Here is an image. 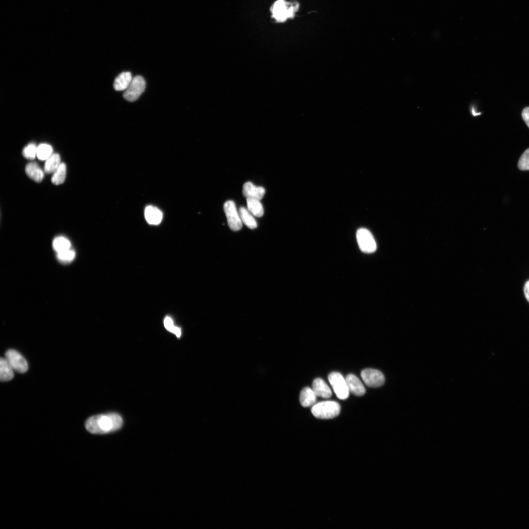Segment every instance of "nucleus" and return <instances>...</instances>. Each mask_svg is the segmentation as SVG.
Returning <instances> with one entry per match:
<instances>
[{
	"label": "nucleus",
	"instance_id": "obj_2",
	"mask_svg": "<svg viewBox=\"0 0 529 529\" xmlns=\"http://www.w3.org/2000/svg\"><path fill=\"white\" fill-rule=\"evenodd\" d=\"M298 8V4L288 2L285 0H277L271 7L272 17L278 23H283L293 18Z\"/></svg>",
	"mask_w": 529,
	"mask_h": 529
},
{
	"label": "nucleus",
	"instance_id": "obj_12",
	"mask_svg": "<svg viewBox=\"0 0 529 529\" xmlns=\"http://www.w3.org/2000/svg\"><path fill=\"white\" fill-rule=\"evenodd\" d=\"M312 389L316 395L324 398H329L332 395V392L327 383L321 378L314 379L312 384Z\"/></svg>",
	"mask_w": 529,
	"mask_h": 529
},
{
	"label": "nucleus",
	"instance_id": "obj_3",
	"mask_svg": "<svg viewBox=\"0 0 529 529\" xmlns=\"http://www.w3.org/2000/svg\"><path fill=\"white\" fill-rule=\"evenodd\" d=\"M311 411L316 418L331 419L337 416L340 414L341 406L335 401H324L313 405Z\"/></svg>",
	"mask_w": 529,
	"mask_h": 529
},
{
	"label": "nucleus",
	"instance_id": "obj_16",
	"mask_svg": "<svg viewBox=\"0 0 529 529\" xmlns=\"http://www.w3.org/2000/svg\"><path fill=\"white\" fill-rule=\"evenodd\" d=\"M14 370L6 358L0 360V379L6 382L11 380L14 377Z\"/></svg>",
	"mask_w": 529,
	"mask_h": 529
},
{
	"label": "nucleus",
	"instance_id": "obj_1",
	"mask_svg": "<svg viewBox=\"0 0 529 529\" xmlns=\"http://www.w3.org/2000/svg\"><path fill=\"white\" fill-rule=\"evenodd\" d=\"M123 424L122 417L116 413L96 415L86 421V430L92 434H104L120 430Z\"/></svg>",
	"mask_w": 529,
	"mask_h": 529
},
{
	"label": "nucleus",
	"instance_id": "obj_22",
	"mask_svg": "<svg viewBox=\"0 0 529 529\" xmlns=\"http://www.w3.org/2000/svg\"><path fill=\"white\" fill-rule=\"evenodd\" d=\"M66 171V164L61 163L59 167L54 173L52 177V183L57 185L62 184L65 180Z\"/></svg>",
	"mask_w": 529,
	"mask_h": 529
},
{
	"label": "nucleus",
	"instance_id": "obj_9",
	"mask_svg": "<svg viewBox=\"0 0 529 529\" xmlns=\"http://www.w3.org/2000/svg\"><path fill=\"white\" fill-rule=\"evenodd\" d=\"M361 375L366 384L370 387H379L385 383L384 375L378 370L365 369L361 372Z\"/></svg>",
	"mask_w": 529,
	"mask_h": 529
},
{
	"label": "nucleus",
	"instance_id": "obj_11",
	"mask_svg": "<svg viewBox=\"0 0 529 529\" xmlns=\"http://www.w3.org/2000/svg\"><path fill=\"white\" fill-rule=\"evenodd\" d=\"M243 194L247 198L261 199L265 194V189L260 186H256L251 182L244 184L243 187Z\"/></svg>",
	"mask_w": 529,
	"mask_h": 529
},
{
	"label": "nucleus",
	"instance_id": "obj_14",
	"mask_svg": "<svg viewBox=\"0 0 529 529\" xmlns=\"http://www.w3.org/2000/svg\"><path fill=\"white\" fill-rule=\"evenodd\" d=\"M28 176L37 182H40L44 177V172L35 162L28 164L25 168Z\"/></svg>",
	"mask_w": 529,
	"mask_h": 529
},
{
	"label": "nucleus",
	"instance_id": "obj_7",
	"mask_svg": "<svg viewBox=\"0 0 529 529\" xmlns=\"http://www.w3.org/2000/svg\"><path fill=\"white\" fill-rule=\"evenodd\" d=\"M145 87L144 78L140 76H137L133 78L130 86L124 93L123 97L128 101H135L145 91Z\"/></svg>",
	"mask_w": 529,
	"mask_h": 529
},
{
	"label": "nucleus",
	"instance_id": "obj_6",
	"mask_svg": "<svg viewBox=\"0 0 529 529\" xmlns=\"http://www.w3.org/2000/svg\"><path fill=\"white\" fill-rule=\"evenodd\" d=\"M224 209L230 229L235 232L240 231L242 228L243 223L234 201L229 200L226 202Z\"/></svg>",
	"mask_w": 529,
	"mask_h": 529
},
{
	"label": "nucleus",
	"instance_id": "obj_24",
	"mask_svg": "<svg viewBox=\"0 0 529 529\" xmlns=\"http://www.w3.org/2000/svg\"><path fill=\"white\" fill-rule=\"evenodd\" d=\"M75 252L71 249L57 253L58 259L62 263L71 262L75 259Z\"/></svg>",
	"mask_w": 529,
	"mask_h": 529
},
{
	"label": "nucleus",
	"instance_id": "obj_15",
	"mask_svg": "<svg viewBox=\"0 0 529 529\" xmlns=\"http://www.w3.org/2000/svg\"><path fill=\"white\" fill-rule=\"evenodd\" d=\"M133 78L129 72L121 73L116 78L114 82V88L117 91L126 90L130 86Z\"/></svg>",
	"mask_w": 529,
	"mask_h": 529
},
{
	"label": "nucleus",
	"instance_id": "obj_13",
	"mask_svg": "<svg viewBox=\"0 0 529 529\" xmlns=\"http://www.w3.org/2000/svg\"><path fill=\"white\" fill-rule=\"evenodd\" d=\"M145 217L149 224L157 225L161 223L163 216L161 211L158 208L149 206L145 209Z\"/></svg>",
	"mask_w": 529,
	"mask_h": 529
},
{
	"label": "nucleus",
	"instance_id": "obj_20",
	"mask_svg": "<svg viewBox=\"0 0 529 529\" xmlns=\"http://www.w3.org/2000/svg\"><path fill=\"white\" fill-rule=\"evenodd\" d=\"M60 157L58 154H53L46 160L44 171L46 173H54L59 167L60 164Z\"/></svg>",
	"mask_w": 529,
	"mask_h": 529
},
{
	"label": "nucleus",
	"instance_id": "obj_21",
	"mask_svg": "<svg viewBox=\"0 0 529 529\" xmlns=\"http://www.w3.org/2000/svg\"><path fill=\"white\" fill-rule=\"evenodd\" d=\"M53 247L54 250L59 253L70 249L71 244L70 241L66 238L59 236L54 240Z\"/></svg>",
	"mask_w": 529,
	"mask_h": 529
},
{
	"label": "nucleus",
	"instance_id": "obj_25",
	"mask_svg": "<svg viewBox=\"0 0 529 529\" xmlns=\"http://www.w3.org/2000/svg\"><path fill=\"white\" fill-rule=\"evenodd\" d=\"M38 147L35 144L31 143L27 145L23 150V155L25 158L33 160L37 156Z\"/></svg>",
	"mask_w": 529,
	"mask_h": 529
},
{
	"label": "nucleus",
	"instance_id": "obj_8",
	"mask_svg": "<svg viewBox=\"0 0 529 529\" xmlns=\"http://www.w3.org/2000/svg\"><path fill=\"white\" fill-rule=\"evenodd\" d=\"M5 358L14 371L20 373H25L28 370V364L25 358L14 350H8L5 354Z\"/></svg>",
	"mask_w": 529,
	"mask_h": 529
},
{
	"label": "nucleus",
	"instance_id": "obj_17",
	"mask_svg": "<svg viewBox=\"0 0 529 529\" xmlns=\"http://www.w3.org/2000/svg\"><path fill=\"white\" fill-rule=\"evenodd\" d=\"M316 396L312 389L309 387L305 388L301 391L300 394V403L304 407L311 406L315 402Z\"/></svg>",
	"mask_w": 529,
	"mask_h": 529
},
{
	"label": "nucleus",
	"instance_id": "obj_29",
	"mask_svg": "<svg viewBox=\"0 0 529 529\" xmlns=\"http://www.w3.org/2000/svg\"><path fill=\"white\" fill-rule=\"evenodd\" d=\"M524 292L526 299L529 302V281L527 282L525 284Z\"/></svg>",
	"mask_w": 529,
	"mask_h": 529
},
{
	"label": "nucleus",
	"instance_id": "obj_19",
	"mask_svg": "<svg viewBox=\"0 0 529 529\" xmlns=\"http://www.w3.org/2000/svg\"><path fill=\"white\" fill-rule=\"evenodd\" d=\"M239 214L242 223L247 227L252 230L257 228V222L254 217V216L250 213L248 209L244 207H240Z\"/></svg>",
	"mask_w": 529,
	"mask_h": 529
},
{
	"label": "nucleus",
	"instance_id": "obj_28",
	"mask_svg": "<svg viewBox=\"0 0 529 529\" xmlns=\"http://www.w3.org/2000/svg\"><path fill=\"white\" fill-rule=\"evenodd\" d=\"M523 119L529 128V107L524 109L522 113Z\"/></svg>",
	"mask_w": 529,
	"mask_h": 529
},
{
	"label": "nucleus",
	"instance_id": "obj_5",
	"mask_svg": "<svg viewBox=\"0 0 529 529\" xmlns=\"http://www.w3.org/2000/svg\"><path fill=\"white\" fill-rule=\"evenodd\" d=\"M328 378L339 399L345 400L349 397L350 391L346 380L341 374L337 372H332Z\"/></svg>",
	"mask_w": 529,
	"mask_h": 529
},
{
	"label": "nucleus",
	"instance_id": "obj_26",
	"mask_svg": "<svg viewBox=\"0 0 529 529\" xmlns=\"http://www.w3.org/2000/svg\"><path fill=\"white\" fill-rule=\"evenodd\" d=\"M164 326L166 329L171 333H174L177 338H179L181 335V330L174 326L173 321L171 317L167 316L164 320Z\"/></svg>",
	"mask_w": 529,
	"mask_h": 529
},
{
	"label": "nucleus",
	"instance_id": "obj_27",
	"mask_svg": "<svg viewBox=\"0 0 529 529\" xmlns=\"http://www.w3.org/2000/svg\"><path fill=\"white\" fill-rule=\"evenodd\" d=\"M518 166L521 171H529V149L526 150L520 157Z\"/></svg>",
	"mask_w": 529,
	"mask_h": 529
},
{
	"label": "nucleus",
	"instance_id": "obj_4",
	"mask_svg": "<svg viewBox=\"0 0 529 529\" xmlns=\"http://www.w3.org/2000/svg\"><path fill=\"white\" fill-rule=\"evenodd\" d=\"M356 238L361 251L365 254L375 252L377 245L371 233L366 229L361 228L357 232Z\"/></svg>",
	"mask_w": 529,
	"mask_h": 529
},
{
	"label": "nucleus",
	"instance_id": "obj_18",
	"mask_svg": "<svg viewBox=\"0 0 529 529\" xmlns=\"http://www.w3.org/2000/svg\"><path fill=\"white\" fill-rule=\"evenodd\" d=\"M247 209L254 216L261 217L263 216L264 211L260 200L256 198H247Z\"/></svg>",
	"mask_w": 529,
	"mask_h": 529
},
{
	"label": "nucleus",
	"instance_id": "obj_23",
	"mask_svg": "<svg viewBox=\"0 0 529 529\" xmlns=\"http://www.w3.org/2000/svg\"><path fill=\"white\" fill-rule=\"evenodd\" d=\"M53 148L47 144H41L38 147L37 157L41 160H46L53 155Z\"/></svg>",
	"mask_w": 529,
	"mask_h": 529
},
{
	"label": "nucleus",
	"instance_id": "obj_10",
	"mask_svg": "<svg viewBox=\"0 0 529 529\" xmlns=\"http://www.w3.org/2000/svg\"><path fill=\"white\" fill-rule=\"evenodd\" d=\"M346 380L351 392L356 396H360L363 395L366 392V389L362 382L355 375L350 374L348 375Z\"/></svg>",
	"mask_w": 529,
	"mask_h": 529
}]
</instances>
